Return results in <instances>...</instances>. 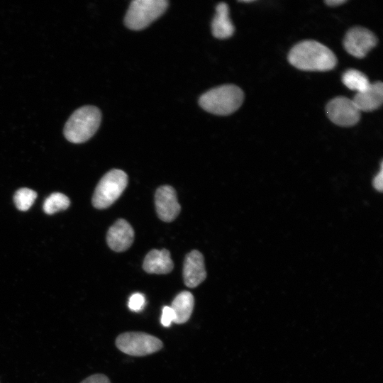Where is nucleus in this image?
Masks as SVG:
<instances>
[{"instance_id": "f257e3e1", "label": "nucleus", "mask_w": 383, "mask_h": 383, "mask_svg": "<svg viewBox=\"0 0 383 383\" xmlns=\"http://www.w3.org/2000/svg\"><path fill=\"white\" fill-rule=\"evenodd\" d=\"M288 60L304 71H328L337 64L333 51L315 40H304L295 45L289 52Z\"/></svg>"}, {"instance_id": "f03ea898", "label": "nucleus", "mask_w": 383, "mask_h": 383, "mask_svg": "<svg viewBox=\"0 0 383 383\" xmlns=\"http://www.w3.org/2000/svg\"><path fill=\"white\" fill-rule=\"evenodd\" d=\"M244 100L242 89L233 84H225L211 89L203 94L199 99L200 106L216 115L227 116L237 111Z\"/></svg>"}, {"instance_id": "7ed1b4c3", "label": "nucleus", "mask_w": 383, "mask_h": 383, "mask_svg": "<svg viewBox=\"0 0 383 383\" xmlns=\"http://www.w3.org/2000/svg\"><path fill=\"white\" fill-rule=\"evenodd\" d=\"M101 120V111L96 106L80 107L66 122L64 135L71 143H84L95 134L100 126Z\"/></svg>"}, {"instance_id": "20e7f679", "label": "nucleus", "mask_w": 383, "mask_h": 383, "mask_svg": "<svg viewBox=\"0 0 383 383\" xmlns=\"http://www.w3.org/2000/svg\"><path fill=\"white\" fill-rule=\"evenodd\" d=\"M168 7L165 0H135L126 12L124 23L133 30H140L162 16Z\"/></svg>"}, {"instance_id": "39448f33", "label": "nucleus", "mask_w": 383, "mask_h": 383, "mask_svg": "<svg viewBox=\"0 0 383 383\" xmlns=\"http://www.w3.org/2000/svg\"><path fill=\"white\" fill-rule=\"evenodd\" d=\"M127 184L128 176L125 172L118 169L109 171L96 187L93 206L99 209L108 208L121 195Z\"/></svg>"}, {"instance_id": "423d86ee", "label": "nucleus", "mask_w": 383, "mask_h": 383, "mask_svg": "<svg viewBox=\"0 0 383 383\" xmlns=\"http://www.w3.org/2000/svg\"><path fill=\"white\" fill-rule=\"evenodd\" d=\"M116 345L123 353L132 356H145L160 350L162 342L143 332H126L116 339Z\"/></svg>"}, {"instance_id": "0eeeda50", "label": "nucleus", "mask_w": 383, "mask_h": 383, "mask_svg": "<svg viewBox=\"0 0 383 383\" xmlns=\"http://www.w3.org/2000/svg\"><path fill=\"white\" fill-rule=\"evenodd\" d=\"M326 111L329 119L340 126H354L360 118V111L353 99L345 96H338L331 99L327 104Z\"/></svg>"}, {"instance_id": "6e6552de", "label": "nucleus", "mask_w": 383, "mask_h": 383, "mask_svg": "<svg viewBox=\"0 0 383 383\" xmlns=\"http://www.w3.org/2000/svg\"><path fill=\"white\" fill-rule=\"evenodd\" d=\"M377 43L376 36L367 28L354 27L350 29L343 40L345 50L353 57H364Z\"/></svg>"}, {"instance_id": "1a4fd4ad", "label": "nucleus", "mask_w": 383, "mask_h": 383, "mask_svg": "<svg viewBox=\"0 0 383 383\" xmlns=\"http://www.w3.org/2000/svg\"><path fill=\"white\" fill-rule=\"evenodd\" d=\"M155 204L158 217L165 222L174 220L181 210L176 192L169 185L161 186L156 190Z\"/></svg>"}, {"instance_id": "9d476101", "label": "nucleus", "mask_w": 383, "mask_h": 383, "mask_svg": "<svg viewBox=\"0 0 383 383\" xmlns=\"http://www.w3.org/2000/svg\"><path fill=\"white\" fill-rule=\"evenodd\" d=\"M206 277L203 255L194 250L187 254L183 266L184 284L189 288L199 285Z\"/></svg>"}, {"instance_id": "9b49d317", "label": "nucleus", "mask_w": 383, "mask_h": 383, "mask_svg": "<svg viewBox=\"0 0 383 383\" xmlns=\"http://www.w3.org/2000/svg\"><path fill=\"white\" fill-rule=\"evenodd\" d=\"M134 231L128 221L118 219L109 229L106 241L109 248L116 252L126 250L133 243Z\"/></svg>"}, {"instance_id": "f8f14e48", "label": "nucleus", "mask_w": 383, "mask_h": 383, "mask_svg": "<svg viewBox=\"0 0 383 383\" xmlns=\"http://www.w3.org/2000/svg\"><path fill=\"white\" fill-rule=\"evenodd\" d=\"M353 102L360 111L370 112L379 109L383 102V84L376 82L365 90L356 93Z\"/></svg>"}, {"instance_id": "ddd939ff", "label": "nucleus", "mask_w": 383, "mask_h": 383, "mask_svg": "<svg viewBox=\"0 0 383 383\" xmlns=\"http://www.w3.org/2000/svg\"><path fill=\"white\" fill-rule=\"evenodd\" d=\"M173 267L170 253L166 249L150 250L146 255L143 264V270L149 274H167Z\"/></svg>"}, {"instance_id": "4468645a", "label": "nucleus", "mask_w": 383, "mask_h": 383, "mask_svg": "<svg viewBox=\"0 0 383 383\" xmlns=\"http://www.w3.org/2000/svg\"><path fill=\"white\" fill-rule=\"evenodd\" d=\"M228 11V6L224 2L219 3L216 7V14L212 21L211 30L213 35L216 38H228L234 33L235 28L229 18Z\"/></svg>"}, {"instance_id": "2eb2a0df", "label": "nucleus", "mask_w": 383, "mask_h": 383, "mask_svg": "<svg viewBox=\"0 0 383 383\" xmlns=\"http://www.w3.org/2000/svg\"><path fill=\"white\" fill-rule=\"evenodd\" d=\"M194 306V298L188 291L178 294L170 306L174 313V323L182 324L190 318Z\"/></svg>"}, {"instance_id": "dca6fc26", "label": "nucleus", "mask_w": 383, "mask_h": 383, "mask_svg": "<svg viewBox=\"0 0 383 383\" xmlns=\"http://www.w3.org/2000/svg\"><path fill=\"white\" fill-rule=\"evenodd\" d=\"M343 83L350 89L357 92L365 90L370 84L367 77L362 72L350 69L342 76Z\"/></svg>"}, {"instance_id": "f3484780", "label": "nucleus", "mask_w": 383, "mask_h": 383, "mask_svg": "<svg viewBox=\"0 0 383 383\" xmlns=\"http://www.w3.org/2000/svg\"><path fill=\"white\" fill-rule=\"evenodd\" d=\"M69 198L60 192L51 194L43 203V211L47 214H52L69 207Z\"/></svg>"}, {"instance_id": "a211bd4d", "label": "nucleus", "mask_w": 383, "mask_h": 383, "mask_svg": "<svg viewBox=\"0 0 383 383\" xmlns=\"http://www.w3.org/2000/svg\"><path fill=\"white\" fill-rule=\"evenodd\" d=\"M37 197V193L28 188H21L17 190L13 196L16 208L21 211L28 210Z\"/></svg>"}, {"instance_id": "6ab92c4d", "label": "nucleus", "mask_w": 383, "mask_h": 383, "mask_svg": "<svg viewBox=\"0 0 383 383\" xmlns=\"http://www.w3.org/2000/svg\"><path fill=\"white\" fill-rule=\"evenodd\" d=\"M145 304L144 295L140 293H134L130 296L128 306L131 311L138 312L143 309Z\"/></svg>"}, {"instance_id": "aec40b11", "label": "nucleus", "mask_w": 383, "mask_h": 383, "mask_svg": "<svg viewBox=\"0 0 383 383\" xmlns=\"http://www.w3.org/2000/svg\"><path fill=\"white\" fill-rule=\"evenodd\" d=\"M174 313L170 306H165L162 309L161 316V323L165 327H169L172 322H174Z\"/></svg>"}, {"instance_id": "412c9836", "label": "nucleus", "mask_w": 383, "mask_h": 383, "mask_svg": "<svg viewBox=\"0 0 383 383\" xmlns=\"http://www.w3.org/2000/svg\"><path fill=\"white\" fill-rule=\"evenodd\" d=\"M80 383H111V382L105 374H94L85 378Z\"/></svg>"}, {"instance_id": "4be33fe9", "label": "nucleus", "mask_w": 383, "mask_h": 383, "mask_svg": "<svg viewBox=\"0 0 383 383\" xmlns=\"http://www.w3.org/2000/svg\"><path fill=\"white\" fill-rule=\"evenodd\" d=\"M347 2V0H327L325 3L329 6H338Z\"/></svg>"}]
</instances>
